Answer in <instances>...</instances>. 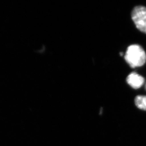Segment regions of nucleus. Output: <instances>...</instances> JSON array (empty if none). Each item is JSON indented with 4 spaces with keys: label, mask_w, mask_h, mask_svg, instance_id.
I'll return each mask as SVG.
<instances>
[{
    "label": "nucleus",
    "mask_w": 146,
    "mask_h": 146,
    "mask_svg": "<svg viewBox=\"0 0 146 146\" xmlns=\"http://www.w3.org/2000/svg\"><path fill=\"white\" fill-rule=\"evenodd\" d=\"M124 59L131 68L141 67L146 63V52L141 46L132 44L127 48Z\"/></svg>",
    "instance_id": "1"
},
{
    "label": "nucleus",
    "mask_w": 146,
    "mask_h": 146,
    "mask_svg": "<svg viewBox=\"0 0 146 146\" xmlns=\"http://www.w3.org/2000/svg\"><path fill=\"white\" fill-rule=\"evenodd\" d=\"M131 19L136 28L146 34V7L143 6L134 7L131 12Z\"/></svg>",
    "instance_id": "2"
},
{
    "label": "nucleus",
    "mask_w": 146,
    "mask_h": 146,
    "mask_svg": "<svg viewBox=\"0 0 146 146\" xmlns=\"http://www.w3.org/2000/svg\"><path fill=\"white\" fill-rule=\"evenodd\" d=\"M126 81L131 88L136 90L142 87L145 79L136 72H132L127 76Z\"/></svg>",
    "instance_id": "3"
},
{
    "label": "nucleus",
    "mask_w": 146,
    "mask_h": 146,
    "mask_svg": "<svg viewBox=\"0 0 146 146\" xmlns=\"http://www.w3.org/2000/svg\"><path fill=\"white\" fill-rule=\"evenodd\" d=\"M136 106L143 110L146 111V96H137L135 98Z\"/></svg>",
    "instance_id": "4"
},
{
    "label": "nucleus",
    "mask_w": 146,
    "mask_h": 146,
    "mask_svg": "<svg viewBox=\"0 0 146 146\" xmlns=\"http://www.w3.org/2000/svg\"><path fill=\"white\" fill-rule=\"evenodd\" d=\"M120 55H121V56H122V55H123V52H120Z\"/></svg>",
    "instance_id": "5"
},
{
    "label": "nucleus",
    "mask_w": 146,
    "mask_h": 146,
    "mask_svg": "<svg viewBox=\"0 0 146 146\" xmlns=\"http://www.w3.org/2000/svg\"><path fill=\"white\" fill-rule=\"evenodd\" d=\"M145 88H146V86H145Z\"/></svg>",
    "instance_id": "6"
}]
</instances>
